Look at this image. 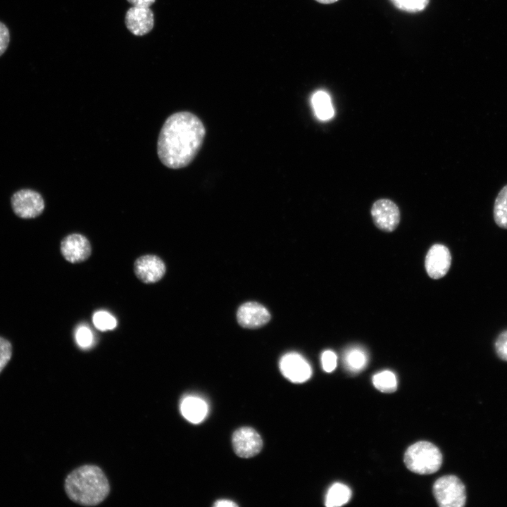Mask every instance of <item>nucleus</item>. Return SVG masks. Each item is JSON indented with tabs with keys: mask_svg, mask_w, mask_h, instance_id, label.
Instances as JSON below:
<instances>
[{
	"mask_svg": "<svg viewBox=\"0 0 507 507\" xmlns=\"http://www.w3.org/2000/svg\"><path fill=\"white\" fill-rule=\"evenodd\" d=\"M206 135L201 120L194 114L177 112L163 123L157 142L161 163L172 169L188 165L200 150Z\"/></svg>",
	"mask_w": 507,
	"mask_h": 507,
	"instance_id": "nucleus-1",
	"label": "nucleus"
},
{
	"mask_svg": "<svg viewBox=\"0 0 507 507\" xmlns=\"http://www.w3.org/2000/svg\"><path fill=\"white\" fill-rule=\"evenodd\" d=\"M65 490L74 502L95 506L108 494L110 487L103 471L95 465H83L71 472L65 479Z\"/></svg>",
	"mask_w": 507,
	"mask_h": 507,
	"instance_id": "nucleus-2",
	"label": "nucleus"
},
{
	"mask_svg": "<svg viewBox=\"0 0 507 507\" xmlns=\"http://www.w3.org/2000/svg\"><path fill=\"white\" fill-rule=\"evenodd\" d=\"M404 463L406 467L415 473L432 474L440 468L442 455L434 444L420 441L407 449L404 454Z\"/></svg>",
	"mask_w": 507,
	"mask_h": 507,
	"instance_id": "nucleus-3",
	"label": "nucleus"
},
{
	"mask_svg": "<svg viewBox=\"0 0 507 507\" xmlns=\"http://www.w3.org/2000/svg\"><path fill=\"white\" fill-rule=\"evenodd\" d=\"M434 498L441 507H462L466 501L465 487L455 475H445L433 485Z\"/></svg>",
	"mask_w": 507,
	"mask_h": 507,
	"instance_id": "nucleus-4",
	"label": "nucleus"
},
{
	"mask_svg": "<svg viewBox=\"0 0 507 507\" xmlns=\"http://www.w3.org/2000/svg\"><path fill=\"white\" fill-rule=\"evenodd\" d=\"M370 214L375 226L382 231L390 232L396 230L401 220V212L396 204L389 199L375 201Z\"/></svg>",
	"mask_w": 507,
	"mask_h": 507,
	"instance_id": "nucleus-5",
	"label": "nucleus"
},
{
	"mask_svg": "<svg viewBox=\"0 0 507 507\" xmlns=\"http://www.w3.org/2000/svg\"><path fill=\"white\" fill-rule=\"evenodd\" d=\"M11 206L17 216L25 219L34 218L43 212L44 201L39 193L23 189L13 194Z\"/></svg>",
	"mask_w": 507,
	"mask_h": 507,
	"instance_id": "nucleus-6",
	"label": "nucleus"
},
{
	"mask_svg": "<svg viewBox=\"0 0 507 507\" xmlns=\"http://www.w3.org/2000/svg\"><path fill=\"white\" fill-rule=\"evenodd\" d=\"M235 453L242 458H251L262 449L263 441L260 434L253 428L243 427L237 430L232 438Z\"/></svg>",
	"mask_w": 507,
	"mask_h": 507,
	"instance_id": "nucleus-7",
	"label": "nucleus"
},
{
	"mask_svg": "<svg viewBox=\"0 0 507 507\" xmlns=\"http://www.w3.org/2000/svg\"><path fill=\"white\" fill-rule=\"evenodd\" d=\"M165 270L164 262L156 255L142 256L134 263V271L137 277L146 284L155 283L161 280Z\"/></svg>",
	"mask_w": 507,
	"mask_h": 507,
	"instance_id": "nucleus-8",
	"label": "nucleus"
},
{
	"mask_svg": "<svg viewBox=\"0 0 507 507\" xmlns=\"http://www.w3.org/2000/svg\"><path fill=\"white\" fill-rule=\"evenodd\" d=\"M279 366L282 375L292 382H303L311 376L310 365L297 353L291 352L284 355L280 361Z\"/></svg>",
	"mask_w": 507,
	"mask_h": 507,
	"instance_id": "nucleus-9",
	"label": "nucleus"
},
{
	"mask_svg": "<svg viewBox=\"0 0 507 507\" xmlns=\"http://www.w3.org/2000/svg\"><path fill=\"white\" fill-rule=\"evenodd\" d=\"M61 252L63 258L72 263L87 260L91 255L92 247L86 237L78 233L67 235L61 242Z\"/></svg>",
	"mask_w": 507,
	"mask_h": 507,
	"instance_id": "nucleus-10",
	"label": "nucleus"
},
{
	"mask_svg": "<svg viewBox=\"0 0 507 507\" xmlns=\"http://www.w3.org/2000/svg\"><path fill=\"white\" fill-rule=\"evenodd\" d=\"M451 263V255L449 249L437 244L428 251L425 266L428 275L432 279H439L448 273Z\"/></svg>",
	"mask_w": 507,
	"mask_h": 507,
	"instance_id": "nucleus-11",
	"label": "nucleus"
},
{
	"mask_svg": "<svg viewBox=\"0 0 507 507\" xmlns=\"http://www.w3.org/2000/svg\"><path fill=\"white\" fill-rule=\"evenodd\" d=\"M125 24L134 35H145L154 28V13L149 7L132 6L125 13Z\"/></svg>",
	"mask_w": 507,
	"mask_h": 507,
	"instance_id": "nucleus-12",
	"label": "nucleus"
},
{
	"mask_svg": "<svg viewBox=\"0 0 507 507\" xmlns=\"http://www.w3.org/2000/svg\"><path fill=\"white\" fill-rule=\"evenodd\" d=\"M237 318L241 326L256 328L266 324L270 318V315L263 305L251 301L242 304L239 308Z\"/></svg>",
	"mask_w": 507,
	"mask_h": 507,
	"instance_id": "nucleus-13",
	"label": "nucleus"
},
{
	"mask_svg": "<svg viewBox=\"0 0 507 507\" xmlns=\"http://www.w3.org/2000/svg\"><path fill=\"white\" fill-rule=\"evenodd\" d=\"M180 411L188 421L199 423L206 418L208 406L206 403L199 397L187 396L182 401Z\"/></svg>",
	"mask_w": 507,
	"mask_h": 507,
	"instance_id": "nucleus-14",
	"label": "nucleus"
},
{
	"mask_svg": "<svg viewBox=\"0 0 507 507\" xmlns=\"http://www.w3.org/2000/svg\"><path fill=\"white\" fill-rule=\"evenodd\" d=\"M311 104L316 117L328 120L334 115V108L330 95L323 90L315 92L311 97Z\"/></svg>",
	"mask_w": 507,
	"mask_h": 507,
	"instance_id": "nucleus-15",
	"label": "nucleus"
},
{
	"mask_svg": "<svg viewBox=\"0 0 507 507\" xmlns=\"http://www.w3.org/2000/svg\"><path fill=\"white\" fill-rule=\"evenodd\" d=\"M351 496L349 487L342 483H334L328 489L325 496V506H340L346 503Z\"/></svg>",
	"mask_w": 507,
	"mask_h": 507,
	"instance_id": "nucleus-16",
	"label": "nucleus"
},
{
	"mask_svg": "<svg viewBox=\"0 0 507 507\" xmlns=\"http://www.w3.org/2000/svg\"><path fill=\"white\" fill-rule=\"evenodd\" d=\"M343 362L349 371L357 373L365 367L368 358L365 351L361 348L353 347L346 351L343 356Z\"/></svg>",
	"mask_w": 507,
	"mask_h": 507,
	"instance_id": "nucleus-17",
	"label": "nucleus"
},
{
	"mask_svg": "<svg viewBox=\"0 0 507 507\" xmlns=\"http://www.w3.org/2000/svg\"><path fill=\"white\" fill-rule=\"evenodd\" d=\"M493 215L495 223L507 230V184L497 194L494 204Z\"/></svg>",
	"mask_w": 507,
	"mask_h": 507,
	"instance_id": "nucleus-18",
	"label": "nucleus"
},
{
	"mask_svg": "<svg viewBox=\"0 0 507 507\" xmlns=\"http://www.w3.org/2000/svg\"><path fill=\"white\" fill-rule=\"evenodd\" d=\"M373 383L377 389L384 393L394 392L397 388L396 375L389 370L375 374L373 377Z\"/></svg>",
	"mask_w": 507,
	"mask_h": 507,
	"instance_id": "nucleus-19",
	"label": "nucleus"
},
{
	"mask_svg": "<svg viewBox=\"0 0 507 507\" xmlns=\"http://www.w3.org/2000/svg\"><path fill=\"white\" fill-rule=\"evenodd\" d=\"M94 326L101 331L111 330L115 328V318L106 311H97L92 318Z\"/></svg>",
	"mask_w": 507,
	"mask_h": 507,
	"instance_id": "nucleus-20",
	"label": "nucleus"
},
{
	"mask_svg": "<svg viewBox=\"0 0 507 507\" xmlns=\"http://www.w3.org/2000/svg\"><path fill=\"white\" fill-rule=\"evenodd\" d=\"M399 10L417 13L423 11L427 6L430 0H390Z\"/></svg>",
	"mask_w": 507,
	"mask_h": 507,
	"instance_id": "nucleus-21",
	"label": "nucleus"
},
{
	"mask_svg": "<svg viewBox=\"0 0 507 507\" xmlns=\"http://www.w3.org/2000/svg\"><path fill=\"white\" fill-rule=\"evenodd\" d=\"M12 356V346L8 340L0 337V373Z\"/></svg>",
	"mask_w": 507,
	"mask_h": 507,
	"instance_id": "nucleus-22",
	"label": "nucleus"
},
{
	"mask_svg": "<svg viewBox=\"0 0 507 507\" xmlns=\"http://www.w3.org/2000/svg\"><path fill=\"white\" fill-rule=\"evenodd\" d=\"M75 339L80 347L88 348L92 343L93 337L91 330L87 327L82 326L77 329Z\"/></svg>",
	"mask_w": 507,
	"mask_h": 507,
	"instance_id": "nucleus-23",
	"label": "nucleus"
},
{
	"mask_svg": "<svg viewBox=\"0 0 507 507\" xmlns=\"http://www.w3.org/2000/svg\"><path fill=\"white\" fill-rule=\"evenodd\" d=\"M494 348L497 356L507 361V330L499 334L494 343Z\"/></svg>",
	"mask_w": 507,
	"mask_h": 507,
	"instance_id": "nucleus-24",
	"label": "nucleus"
},
{
	"mask_svg": "<svg viewBox=\"0 0 507 507\" xmlns=\"http://www.w3.org/2000/svg\"><path fill=\"white\" fill-rule=\"evenodd\" d=\"M321 362L323 370L327 373H330L337 366V356L332 351H325L321 356Z\"/></svg>",
	"mask_w": 507,
	"mask_h": 507,
	"instance_id": "nucleus-25",
	"label": "nucleus"
},
{
	"mask_svg": "<svg viewBox=\"0 0 507 507\" xmlns=\"http://www.w3.org/2000/svg\"><path fill=\"white\" fill-rule=\"evenodd\" d=\"M10 43V32L7 26L0 21V56L6 51Z\"/></svg>",
	"mask_w": 507,
	"mask_h": 507,
	"instance_id": "nucleus-26",
	"label": "nucleus"
},
{
	"mask_svg": "<svg viewBox=\"0 0 507 507\" xmlns=\"http://www.w3.org/2000/svg\"><path fill=\"white\" fill-rule=\"evenodd\" d=\"M133 6L138 7H150L154 4L156 0H127Z\"/></svg>",
	"mask_w": 507,
	"mask_h": 507,
	"instance_id": "nucleus-27",
	"label": "nucleus"
},
{
	"mask_svg": "<svg viewBox=\"0 0 507 507\" xmlns=\"http://www.w3.org/2000/svg\"><path fill=\"white\" fill-rule=\"evenodd\" d=\"M215 507H234L237 506V504L232 501L230 500H218L214 504Z\"/></svg>",
	"mask_w": 507,
	"mask_h": 507,
	"instance_id": "nucleus-28",
	"label": "nucleus"
},
{
	"mask_svg": "<svg viewBox=\"0 0 507 507\" xmlns=\"http://www.w3.org/2000/svg\"><path fill=\"white\" fill-rule=\"evenodd\" d=\"M315 1H317L318 2L321 3V4H329L334 3V2L337 1L338 0H315Z\"/></svg>",
	"mask_w": 507,
	"mask_h": 507,
	"instance_id": "nucleus-29",
	"label": "nucleus"
}]
</instances>
